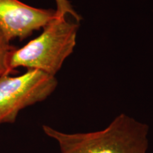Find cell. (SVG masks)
Segmentation results:
<instances>
[{"label": "cell", "mask_w": 153, "mask_h": 153, "mask_svg": "<svg viewBox=\"0 0 153 153\" xmlns=\"http://www.w3.org/2000/svg\"><path fill=\"white\" fill-rule=\"evenodd\" d=\"M43 131L58 143L60 153H147L149 147L148 126L125 114L98 131L66 133L47 125Z\"/></svg>", "instance_id": "obj_1"}, {"label": "cell", "mask_w": 153, "mask_h": 153, "mask_svg": "<svg viewBox=\"0 0 153 153\" xmlns=\"http://www.w3.org/2000/svg\"><path fill=\"white\" fill-rule=\"evenodd\" d=\"M79 25L66 17L56 16L38 37L24 47L16 49L11 56L10 68L38 70L55 76L76 45Z\"/></svg>", "instance_id": "obj_2"}, {"label": "cell", "mask_w": 153, "mask_h": 153, "mask_svg": "<svg viewBox=\"0 0 153 153\" xmlns=\"http://www.w3.org/2000/svg\"><path fill=\"white\" fill-rule=\"evenodd\" d=\"M57 86L55 76L38 70L0 76V126L14 123L21 111L45 100Z\"/></svg>", "instance_id": "obj_3"}, {"label": "cell", "mask_w": 153, "mask_h": 153, "mask_svg": "<svg viewBox=\"0 0 153 153\" xmlns=\"http://www.w3.org/2000/svg\"><path fill=\"white\" fill-rule=\"evenodd\" d=\"M55 16L54 9L36 8L19 0H0V30L10 42L29 37Z\"/></svg>", "instance_id": "obj_4"}, {"label": "cell", "mask_w": 153, "mask_h": 153, "mask_svg": "<svg viewBox=\"0 0 153 153\" xmlns=\"http://www.w3.org/2000/svg\"><path fill=\"white\" fill-rule=\"evenodd\" d=\"M10 43L0 30V76L14 73L15 72L10 68V62L16 48Z\"/></svg>", "instance_id": "obj_5"}, {"label": "cell", "mask_w": 153, "mask_h": 153, "mask_svg": "<svg viewBox=\"0 0 153 153\" xmlns=\"http://www.w3.org/2000/svg\"><path fill=\"white\" fill-rule=\"evenodd\" d=\"M55 2L57 7L55 11L57 16L66 17L67 15L70 14L77 22L82 20V17L76 12L68 0H55Z\"/></svg>", "instance_id": "obj_6"}]
</instances>
